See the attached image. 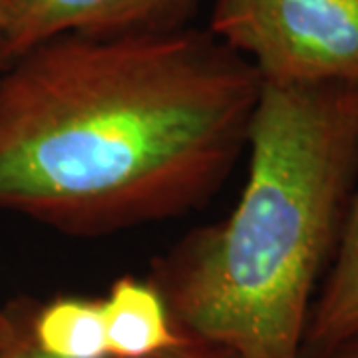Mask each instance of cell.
I'll return each mask as SVG.
<instances>
[{
  "instance_id": "cell-11",
  "label": "cell",
  "mask_w": 358,
  "mask_h": 358,
  "mask_svg": "<svg viewBox=\"0 0 358 358\" xmlns=\"http://www.w3.org/2000/svg\"><path fill=\"white\" fill-rule=\"evenodd\" d=\"M320 358H358V334L350 336L343 345H338L329 355Z\"/></svg>"
},
{
  "instance_id": "cell-3",
  "label": "cell",
  "mask_w": 358,
  "mask_h": 358,
  "mask_svg": "<svg viewBox=\"0 0 358 358\" xmlns=\"http://www.w3.org/2000/svg\"><path fill=\"white\" fill-rule=\"evenodd\" d=\"M207 30L265 84L358 86V0H215Z\"/></svg>"
},
{
  "instance_id": "cell-2",
  "label": "cell",
  "mask_w": 358,
  "mask_h": 358,
  "mask_svg": "<svg viewBox=\"0 0 358 358\" xmlns=\"http://www.w3.org/2000/svg\"><path fill=\"white\" fill-rule=\"evenodd\" d=\"M227 219L157 265L179 333L235 358H301L358 176V86L265 84Z\"/></svg>"
},
{
  "instance_id": "cell-1",
  "label": "cell",
  "mask_w": 358,
  "mask_h": 358,
  "mask_svg": "<svg viewBox=\"0 0 358 358\" xmlns=\"http://www.w3.org/2000/svg\"><path fill=\"white\" fill-rule=\"evenodd\" d=\"M261 88L192 26L44 40L0 68V209L70 235L183 215L247 150Z\"/></svg>"
},
{
  "instance_id": "cell-5",
  "label": "cell",
  "mask_w": 358,
  "mask_h": 358,
  "mask_svg": "<svg viewBox=\"0 0 358 358\" xmlns=\"http://www.w3.org/2000/svg\"><path fill=\"white\" fill-rule=\"evenodd\" d=\"M358 334V176L329 273L308 313L301 358H320Z\"/></svg>"
},
{
  "instance_id": "cell-9",
  "label": "cell",
  "mask_w": 358,
  "mask_h": 358,
  "mask_svg": "<svg viewBox=\"0 0 358 358\" xmlns=\"http://www.w3.org/2000/svg\"><path fill=\"white\" fill-rule=\"evenodd\" d=\"M150 358H235L231 352H227L225 348L215 345H209L203 341L197 338H189L185 336L181 343L173 345L167 350H162L154 357Z\"/></svg>"
},
{
  "instance_id": "cell-10",
  "label": "cell",
  "mask_w": 358,
  "mask_h": 358,
  "mask_svg": "<svg viewBox=\"0 0 358 358\" xmlns=\"http://www.w3.org/2000/svg\"><path fill=\"white\" fill-rule=\"evenodd\" d=\"M14 329H16V315L14 310H6L0 307V355L6 348V345L13 338Z\"/></svg>"
},
{
  "instance_id": "cell-4",
  "label": "cell",
  "mask_w": 358,
  "mask_h": 358,
  "mask_svg": "<svg viewBox=\"0 0 358 358\" xmlns=\"http://www.w3.org/2000/svg\"><path fill=\"white\" fill-rule=\"evenodd\" d=\"M199 0H10L0 68L60 34H134L187 26Z\"/></svg>"
},
{
  "instance_id": "cell-12",
  "label": "cell",
  "mask_w": 358,
  "mask_h": 358,
  "mask_svg": "<svg viewBox=\"0 0 358 358\" xmlns=\"http://www.w3.org/2000/svg\"><path fill=\"white\" fill-rule=\"evenodd\" d=\"M8 14H10V0H0V32H2L4 26H6Z\"/></svg>"
},
{
  "instance_id": "cell-6",
  "label": "cell",
  "mask_w": 358,
  "mask_h": 358,
  "mask_svg": "<svg viewBox=\"0 0 358 358\" xmlns=\"http://www.w3.org/2000/svg\"><path fill=\"white\" fill-rule=\"evenodd\" d=\"M102 315L110 358H150L185 338L154 281H114L102 301Z\"/></svg>"
},
{
  "instance_id": "cell-8",
  "label": "cell",
  "mask_w": 358,
  "mask_h": 358,
  "mask_svg": "<svg viewBox=\"0 0 358 358\" xmlns=\"http://www.w3.org/2000/svg\"><path fill=\"white\" fill-rule=\"evenodd\" d=\"M16 315V329H14L13 338L6 345V348L2 350L0 358H54L50 355H46L40 348L32 334H30V327H28V317L30 313L24 310H14Z\"/></svg>"
},
{
  "instance_id": "cell-7",
  "label": "cell",
  "mask_w": 358,
  "mask_h": 358,
  "mask_svg": "<svg viewBox=\"0 0 358 358\" xmlns=\"http://www.w3.org/2000/svg\"><path fill=\"white\" fill-rule=\"evenodd\" d=\"M34 343L54 358H110L102 301L58 296L28 317Z\"/></svg>"
}]
</instances>
